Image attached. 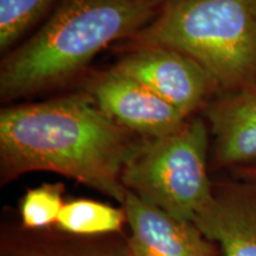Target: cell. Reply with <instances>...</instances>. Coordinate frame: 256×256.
<instances>
[{
	"label": "cell",
	"instance_id": "obj_1",
	"mask_svg": "<svg viewBox=\"0 0 256 256\" xmlns=\"http://www.w3.org/2000/svg\"><path fill=\"white\" fill-rule=\"evenodd\" d=\"M87 92L10 106L0 113V177L6 184L28 172L74 179L121 204V177L138 142Z\"/></svg>",
	"mask_w": 256,
	"mask_h": 256
},
{
	"label": "cell",
	"instance_id": "obj_2",
	"mask_svg": "<svg viewBox=\"0 0 256 256\" xmlns=\"http://www.w3.org/2000/svg\"><path fill=\"white\" fill-rule=\"evenodd\" d=\"M164 0H60L38 30L0 68L4 102L60 87L112 43L151 23Z\"/></svg>",
	"mask_w": 256,
	"mask_h": 256
},
{
	"label": "cell",
	"instance_id": "obj_3",
	"mask_svg": "<svg viewBox=\"0 0 256 256\" xmlns=\"http://www.w3.org/2000/svg\"><path fill=\"white\" fill-rule=\"evenodd\" d=\"M168 48L200 64L220 90L256 84V0H164L124 52Z\"/></svg>",
	"mask_w": 256,
	"mask_h": 256
},
{
	"label": "cell",
	"instance_id": "obj_4",
	"mask_svg": "<svg viewBox=\"0 0 256 256\" xmlns=\"http://www.w3.org/2000/svg\"><path fill=\"white\" fill-rule=\"evenodd\" d=\"M208 147L206 124L192 116L166 136L140 138L124 168V186L168 215L192 222L214 194Z\"/></svg>",
	"mask_w": 256,
	"mask_h": 256
},
{
	"label": "cell",
	"instance_id": "obj_5",
	"mask_svg": "<svg viewBox=\"0 0 256 256\" xmlns=\"http://www.w3.org/2000/svg\"><path fill=\"white\" fill-rule=\"evenodd\" d=\"M113 69L142 83L185 118H191L218 89L200 64L168 48L130 51Z\"/></svg>",
	"mask_w": 256,
	"mask_h": 256
},
{
	"label": "cell",
	"instance_id": "obj_6",
	"mask_svg": "<svg viewBox=\"0 0 256 256\" xmlns=\"http://www.w3.org/2000/svg\"><path fill=\"white\" fill-rule=\"evenodd\" d=\"M87 94L119 126L145 139L166 136L188 119L142 83L113 68L96 75Z\"/></svg>",
	"mask_w": 256,
	"mask_h": 256
},
{
	"label": "cell",
	"instance_id": "obj_7",
	"mask_svg": "<svg viewBox=\"0 0 256 256\" xmlns=\"http://www.w3.org/2000/svg\"><path fill=\"white\" fill-rule=\"evenodd\" d=\"M130 229L132 256H212L194 222L180 220L126 191L121 203Z\"/></svg>",
	"mask_w": 256,
	"mask_h": 256
},
{
	"label": "cell",
	"instance_id": "obj_8",
	"mask_svg": "<svg viewBox=\"0 0 256 256\" xmlns=\"http://www.w3.org/2000/svg\"><path fill=\"white\" fill-rule=\"evenodd\" d=\"M216 242L223 256H256V184H232L214 190L192 220Z\"/></svg>",
	"mask_w": 256,
	"mask_h": 256
},
{
	"label": "cell",
	"instance_id": "obj_9",
	"mask_svg": "<svg viewBox=\"0 0 256 256\" xmlns=\"http://www.w3.org/2000/svg\"><path fill=\"white\" fill-rule=\"evenodd\" d=\"M217 168L256 164V84L224 92L206 106Z\"/></svg>",
	"mask_w": 256,
	"mask_h": 256
},
{
	"label": "cell",
	"instance_id": "obj_10",
	"mask_svg": "<svg viewBox=\"0 0 256 256\" xmlns=\"http://www.w3.org/2000/svg\"><path fill=\"white\" fill-rule=\"evenodd\" d=\"M124 222L127 220L122 206L80 198L64 203L56 226L75 236H101L121 232Z\"/></svg>",
	"mask_w": 256,
	"mask_h": 256
},
{
	"label": "cell",
	"instance_id": "obj_11",
	"mask_svg": "<svg viewBox=\"0 0 256 256\" xmlns=\"http://www.w3.org/2000/svg\"><path fill=\"white\" fill-rule=\"evenodd\" d=\"M55 0H0V51L5 52L46 14Z\"/></svg>",
	"mask_w": 256,
	"mask_h": 256
},
{
	"label": "cell",
	"instance_id": "obj_12",
	"mask_svg": "<svg viewBox=\"0 0 256 256\" xmlns=\"http://www.w3.org/2000/svg\"><path fill=\"white\" fill-rule=\"evenodd\" d=\"M4 256H132L126 247H110L94 242L24 241L6 246Z\"/></svg>",
	"mask_w": 256,
	"mask_h": 256
},
{
	"label": "cell",
	"instance_id": "obj_13",
	"mask_svg": "<svg viewBox=\"0 0 256 256\" xmlns=\"http://www.w3.org/2000/svg\"><path fill=\"white\" fill-rule=\"evenodd\" d=\"M64 185L44 183L26 191L20 202V218L24 228L43 229L56 224L62 208Z\"/></svg>",
	"mask_w": 256,
	"mask_h": 256
},
{
	"label": "cell",
	"instance_id": "obj_14",
	"mask_svg": "<svg viewBox=\"0 0 256 256\" xmlns=\"http://www.w3.org/2000/svg\"><path fill=\"white\" fill-rule=\"evenodd\" d=\"M240 174L243 176L246 179H248L249 182L256 184V164L255 165H249L247 168H243L240 170Z\"/></svg>",
	"mask_w": 256,
	"mask_h": 256
}]
</instances>
